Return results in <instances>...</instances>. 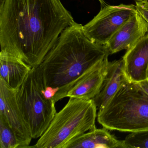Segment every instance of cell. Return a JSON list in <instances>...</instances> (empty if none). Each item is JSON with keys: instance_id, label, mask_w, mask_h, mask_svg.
<instances>
[{"instance_id": "cell-9", "label": "cell", "mask_w": 148, "mask_h": 148, "mask_svg": "<svg viewBox=\"0 0 148 148\" xmlns=\"http://www.w3.org/2000/svg\"><path fill=\"white\" fill-rule=\"evenodd\" d=\"M148 23L137 11L105 45L110 55L128 50L147 34Z\"/></svg>"}, {"instance_id": "cell-6", "label": "cell", "mask_w": 148, "mask_h": 148, "mask_svg": "<svg viewBox=\"0 0 148 148\" xmlns=\"http://www.w3.org/2000/svg\"><path fill=\"white\" fill-rule=\"evenodd\" d=\"M137 12L133 4L107 5L92 20L83 25L84 33L93 43L105 45L114 34Z\"/></svg>"}, {"instance_id": "cell-18", "label": "cell", "mask_w": 148, "mask_h": 148, "mask_svg": "<svg viewBox=\"0 0 148 148\" xmlns=\"http://www.w3.org/2000/svg\"><path fill=\"white\" fill-rule=\"evenodd\" d=\"M139 86L148 95V80L147 79L138 83Z\"/></svg>"}, {"instance_id": "cell-20", "label": "cell", "mask_w": 148, "mask_h": 148, "mask_svg": "<svg viewBox=\"0 0 148 148\" xmlns=\"http://www.w3.org/2000/svg\"><path fill=\"white\" fill-rule=\"evenodd\" d=\"M3 1H4V0H0V4H1Z\"/></svg>"}, {"instance_id": "cell-17", "label": "cell", "mask_w": 148, "mask_h": 148, "mask_svg": "<svg viewBox=\"0 0 148 148\" xmlns=\"http://www.w3.org/2000/svg\"><path fill=\"white\" fill-rule=\"evenodd\" d=\"M59 88L58 87H53L51 86H46L42 90L43 96L46 99L53 100V98L56 93L58 91Z\"/></svg>"}, {"instance_id": "cell-7", "label": "cell", "mask_w": 148, "mask_h": 148, "mask_svg": "<svg viewBox=\"0 0 148 148\" xmlns=\"http://www.w3.org/2000/svg\"><path fill=\"white\" fill-rule=\"evenodd\" d=\"M0 115L5 119L15 132L20 148H27L32 139L30 129L19 108L16 90L8 87L0 79Z\"/></svg>"}, {"instance_id": "cell-10", "label": "cell", "mask_w": 148, "mask_h": 148, "mask_svg": "<svg viewBox=\"0 0 148 148\" xmlns=\"http://www.w3.org/2000/svg\"><path fill=\"white\" fill-rule=\"evenodd\" d=\"M125 73L130 82L147 79L148 68V34L144 36L123 56Z\"/></svg>"}, {"instance_id": "cell-12", "label": "cell", "mask_w": 148, "mask_h": 148, "mask_svg": "<svg viewBox=\"0 0 148 148\" xmlns=\"http://www.w3.org/2000/svg\"><path fill=\"white\" fill-rule=\"evenodd\" d=\"M32 67L23 60L5 51L0 53V79L16 90L22 84Z\"/></svg>"}, {"instance_id": "cell-23", "label": "cell", "mask_w": 148, "mask_h": 148, "mask_svg": "<svg viewBox=\"0 0 148 148\" xmlns=\"http://www.w3.org/2000/svg\"></svg>"}, {"instance_id": "cell-13", "label": "cell", "mask_w": 148, "mask_h": 148, "mask_svg": "<svg viewBox=\"0 0 148 148\" xmlns=\"http://www.w3.org/2000/svg\"><path fill=\"white\" fill-rule=\"evenodd\" d=\"M107 129H95L69 141L63 148H126L124 140H119Z\"/></svg>"}, {"instance_id": "cell-19", "label": "cell", "mask_w": 148, "mask_h": 148, "mask_svg": "<svg viewBox=\"0 0 148 148\" xmlns=\"http://www.w3.org/2000/svg\"><path fill=\"white\" fill-rule=\"evenodd\" d=\"M98 1L100 3L101 8L104 7L106 6L107 5L105 0H98Z\"/></svg>"}, {"instance_id": "cell-8", "label": "cell", "mask_w": 148, "mask_h": 148, "mask_svg": "<svg viewBox=\"0 0 148 148\" xmlns=\"http://www.w3.org/2000/svg\"><path fill=\"white\" fill-rule=\"evenodd\" d=\"M108 58L86 71L66 90L57 93L53 100L56 103L65 97L92 99L98 93L102 85L109 61Z\"/></svg>"}, {"instance_id": "cell-11", "label": "cell", "mask_w": 148, "mask_h": 148, "mask_svg": "<svg viewBox=\"0 0 148 148\" xmlns=\"http://www.w3.org/2000/svg\"><path fill=\"white\" fill-rule=\"evenodd\" d=\"M128 81L123 59L108 61L102 85L98 93L92 99L98 110L104 108L119 89Z\"/></svg>"}, {"instance_id": "cell-14", "label": "cell", "mask_w": 148, "mask_h": 148, "mask_svg": "<svg viewBox=\"0 0 148 148\" xmlns=\"http://www.w3.org/2000/svg\"><path fill=\"white\" fill-rule=\"evenodd\" d=\"M17 136L5 118L0 115V148H20Z\"/></svg>"}, {"instance_id": "cell-2", "label": "cell", "mask_w": 148, "mask_h": 148, "mask_svg": "<svg viewBox=\"0 0 148 148\" xmlns=\"http://www.w3.org/2000/svg\"><path fill=\"white\" fill-rule=\"evenodd\" d=\"M110 55L106 46L91 41L83 25L74 21L63 31L39 66L46 86L59 88L58 93Z\"/></svg>"}, {"instance_id": "cell-1", "label": "cell", "mask_w": 148, "mask_h": 148, "mask_svg": "<svg viewBox=\"0 0 148 148\" xmlns=\"http://www.w3.org/2000/svg\"><path fill=\"white\" fill-rule=\"evenodd\" d=\"M74 22L60 0H4L0 4L1 51L32 68L39 66Z\"/></svg>"}, {"instance_id": "cell-21", "label": "cell", "mask_w": 148, "mask_h": 148, "mask_svg": "<svg viewBox=\"0 0 148 148\" xmlns=\"http://www.w3.org/2000/svg\"><path fill=\"white\" fill-rule=\"evenodd\" d=\"M147 79L148 80V71H147Z\"/></svg>"}, {"instance_id": "cell-3", "label": "cell", "mask_w": 148, "mask_h": 148, "mask_svg": "<svg viewBox=\"0 0 148 148\" xmlns=\"http://www.w3.org/2000/svg\"><path fill=\"white\" fill-rule=\"evenodd\" d=\"M107 130L135 132L148 130V95L138 83L126 82L97 113Z\"/></svg>"}, {"instance_id": "cell-16", "label": "cell", "mask_w": 148, "mask_h": 148, "mask_svg": "<svg viewBox=\"0 0 148 148\" xmlns=\"http://www.w3.org/2000/svg\"><path fill=\"white\" fill-rule=\"evenodd\" d=\"M137 11L148 23V1L138 0L136 1Z\"/></svg>"}, {"instance_id": "cell-5", "label": "cell", "mask_w": 148, "mask_h": 148, "mask_svg": "<svg viewBox=\"0 0 148 148\" xmlns=\"http://www.w3.org/2000/svg\"><path fill=\"white\" fill-rule=\"evenodd\" d=\"M46 86L39 66L32 68L16 90L19 108L33 138H40L46 130L57 113L55 103L43 96Z\"/></svg>"}, {"instance_id": "cell-4", "label": "cell", "mask_w": 148, "mask_h": 148, "mask_svg": "<svg viewBox=\"0 0 148 148\" xmlns=\"http://www.w3.org/2000/svg\"><path fill=\"white\" fill-rule=\"evenodd\" d=\"M97 110L92 99L70 98L36 144L30 147L64 148L69 141L96 128Z\"/></svg>"}, {"instance_id": "cell-15", "label": "cell", "mask_w": 148, "mask_h": 148, "mask_svg": "<svg viewBox=\"0 0 148 148\" xmlns=\"http://www.w3.org/2000/svg\"><path fill=\"white\" fill-rule=\"evenodd\" d=\"M124 142L126 148H148V130L131 132Z\"/></svg>"}, {"instance_id": "cell-22", "label": "cell", "mask_w": 148, "mask_h": 148, "mask_svg": "<svg viewBox=\"0 0 148 148\" xmlns=\"http://www.w3.org/2000/svg\"><path fill=\"white\" fill-rule=\"evenodd\" d=\"M135 1H138V0H135Z\"/></svg>"}]
</instances>
